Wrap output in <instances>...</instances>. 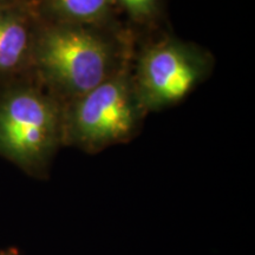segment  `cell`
I'll use <instances>...</instances> for the list:
<instances>
[{
    "label": "cell",
    "mask_w": 255,
    "mask_h": 255,
    "mask_svg": "<svg viewBox=\"0 0 255 255\" xmlns=\"http://www.w3.org/2000/svg\"><path fill=\"white\" fill-rule=\"evenodd\" d=\"M126 53L102 27L53 21L39 26L32 68L38 82L66 104L116 72Z\"/></svg>",
    "instance_id": "6da1fadb"
},
{
    "label": "cell",
    "mask_w": 255,
    "mask_h": 255,
    "mask_svg": "<svg viewBox=\"0 0 255 255\" xmlns=\"http://www.w3.org/2000/svg\"><path fill=\"white\" fill-rule=\"evenodd\" d=\"M64 104L40 83L0 92V156L31 176L45 177L63 145Z\"/></svg>",
    "instance_id": "7a4b0ae2"
},
{
    "label": "cell",
    "mask_w": 255,
    "mask_h": 255,
    "mask_svg": "<svg viewBox=\"0 0 255 255\" xmlns=\"http://www.w3.org/2000/svg\"><path fill=\"white\" fill-rule=\"evenodd\" d=\"M146 114L127 59L100 85L64 104L63 145L94 154L127 143L138 133Z\"/></svg>",
    "instance_id": "3957f363"
},
{
    "label": "cell",
    "mask_w": 255,
    "mask_h": 255,
    "mask_svg": "<svg viewBox=\"0 0 255 255\" xmlns=\"http://www.w3.org/2000/svg\"><path fill=\"white\" fill-rule=\"evenodd\" d=\"M213 59L200 47L164 38L141 51L132 70L143 107L158 111L182 102L212 72Z\"/></svg>",
    "instance_id": "277c9868"
},
{
    "label": "cell",
    "mask_w": 255,
    "mask_h": 255,
    "mask_svg": "<svg viewBox=\"0 0 255 255\" xmlns=\"http://www.w3.org/2000/svg\"><path fill=\"white\" fill-rule=\"evenodd\" d=\"M39 26L14 4L0 8V78L14 77L32 68Z\"/></svg>",
    "instance_id": "5b68a950"
},
{
    "label": "cell",
    "mask_w": 255,
    "mask_h": 255,
    "mask_svg": "<svg viewBox=\"0 0 255 255\" xmlns=\"http://www.w3.org/2000/svg\"><path fill=\"white\" fill-rule=\"evenodd\" d=\"M113 0H46L53 21L102 27L109 20Z\"/></svg>",
    "instance_id": "8992f818"
},
{
    "label": "cell",
    "mask_w": 255,
    "mask_h": 255,
    "mask_svg": "<svg viewBox=\"0 0 255 255\" xmlns=\"http://www.w3.org/2000/svg\"><path fill=\"white\" fill-rule=\"evenodd\" d=\"M127 12L137 23L146 24L155 20L159 15L162 0H113Z\"/></svg>",
    "instance_id": "52a82bcc"
},
{
    "label": "cell",
    "mask_w": 255,
    "mask_h": 255,
    "mask_svg": "<svg viewBox=\"0 0 255 255\" xmlns=\"http://www.w3.org/2000/svg\"><path fill=\"white\" fill-rule=\"evenodd\" d=\"M0 255H19V252L17 248H7V250L0 251Z\"/></svg>",
    "instance_id": "ba28073f"
},
{
    "label": "cell",
    "mask_w": 255,
    "mask_h": 255,
    "mask_svg": "<svg viewBox=\"0 0 255 255\" xmlns=\"http://www.w3.org/2000/svg\"><path fill=\"white\" fill-rule=\"evenodd\" d=\"M14 4V0H0V8Z\"/></svg>",
    "instance_id": "9c48e42d"
}]
</instances>
